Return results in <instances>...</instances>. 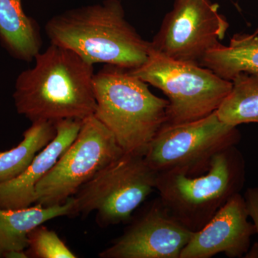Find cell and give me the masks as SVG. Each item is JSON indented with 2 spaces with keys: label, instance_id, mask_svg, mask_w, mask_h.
Instances as JSON below:
<instances>
[{
  "label": "cell",
  "instance_id": "1",
  "mask_svg": "<svg viewBox=\"0 0 258 258\" xmlns=\"http://www.w3.org/2000/svg\"><path fill=\"white\" fill-rule=\"evenodd\" d=\"M35 66L17 78L13 93L16 111L32 123L74 119L95 114L93 64L74 51L50 44Z\"/></svg>",
  "mask_w": 258,
  "mask_h": 258
},
{
  "label": "cell",
  "instance_id": "2",
  "mask_svg": "<svg viewBox=\"0 0 258 258\" xmlns=\"http://www.w3.org/2000/svg\"><path fill=\"white\" fill-rule=\"evenodd\" d=\"M50 43L66 47L89 63L133 70L147 60L150 42L125 18L120 0H104L56 15L47 22Z\"/></svg>",
  "mask_w": 258,
  "mask_h": 258
},
{
  "label": "cell",
  "instance_id": "3",
  "mask_svg": "<svg viewBox=\"0 0 258 258\" xmlns=\"http://www.w3.org/2000/svg\"><path fill=\"white\" fill-rule=\"evenodd\" d=\"M95 116L109 129L124 153L144 155L166 124L169 101L153 94L128 69L105 64L93 80Z\"/></svg>",
  "mask_w": 258,
  "mask_h": 258
},
{
  "label": "cell",
  "instance_id": "4",
  "mask_svg": "<svg viewBox=\"0 0 258 258\" xmlns=\"http://www.w3.org/2000/svg\"><path fill=\"white\" fill-rule=\"evenodd\" d=\"M245 181L242 153L232 146L216 154L206 172L189 176L177 171L158 174L156 190L170 215L193 232L203 228Z\"/></svg>",
  "mask_w": 258,
  "mask_h": 258
},
{
  "label": "cell",
  "instance_id": "5",
  "mask_svg": "<svg viewBox=\"0 0 258 258\" xmlns=\"http://www.w3.org/2000/svg\"><path fill=\"white\" fill-rule=\"evenodd\" d=\"M129 71L168 97L166 124L208 116L218 109L232 88V81L222 79L211 70L169 58L153 50L151 45L147 60Z\"/></svg>",
  "mask_w": 258,
  "mask_h": 258
},
{
  "label": "cell",
  "instance_id": "6",
  "mask_svg": "<svg viewBox=\"0 0 258 258\" xmlns=\"http://www.w3.org/2000/svg\"><path fill=\"white\" fill-rule=\"evenodd\" d=\"M157 176L144 155L123 153L80 188L71 217L95 212L101 227L128 222L156 189Z\"/></svg>",
  "mask_w": 258,
  "mask_h": 258
},
{
  "label": "cell",
  "instance_id": "7",
  "mask_svg": "<svg viewBox=\"0 0 258 258\" xmlns=\"http://www.w3.org/2000/svg\"><path fill=\"white\" fill-rule=\"evenodd\" d=\"M240 139L237 126L220 120L216 111L194 121L166 123L149 144L144 158L158 174L177 171L198 176L208 170L216 154L237 146Z\"/></svg>",
  "mask_w": 258,
  "mask_h": 258
},
{
  "label": "cell",
  "instance_id": "8",
  "mask_svg": "<svg viewBox=\"0 0 258 258\" xmlns=\"http://www.w3.org/2000/svg\"><path fill=\"white\" fill-rule=\"evenodd\" d=\"M113 134L94 115L35 187V204L63 205L98 171L123 154Z\"/></svg>",
  "mask_w": 258,
  "mask_h": 258
},
{
  "label": "cell",
  "instance_id": "9",
  "mask_svg": "<svg viewBox=\"0 0 258 258\" xmlns=\"http://www.w3.org/2000/svg\"><path fill=\"white\" fill-rule=\"evenodd\" d=\"M219 8L210 0H174L151 47L169 58L200 64L221 45L230 26Z\"/></svg>",
  "mask_w": 258,
  "mask_h": 258
},
{
  "label": "cell",
  "instance_id": "10",
  "mask_svg": "<svg viewBox=\"0 0 258 258\" xmlns=\"http://www.w3.org/2000/svg\"><path fill=\"white\" fill-rule=\"evenodd\" d=\"M123 234L99 253L101 258H179L193 234L152 200L129 220Z\"/></svg>",
  "mask_w": 258,
  "mask_h": 258
},
{
  "label": "cell",
  "instance_id": "11",
  "mask_svg": "<svg viewBox=\"0 0 258 258\" xmlns=\"http://www.w3.org/2000/svg\"><path fill=\"white\" fill-rule=\"evenodd\" d=\"M243 196L236 194L203 228L195 232L179 258H210L223 253L230 258L247 255L256 234L249 222Z\"/></svg>",
  "mask_w": 258,
  "mask_h": 258
},
{
  "label": "cell",
  "instance_id": "12",
  "mask_svg": "<svg viewBox=\"0 0 258 258\" xmlns=\"http://www.w3.org/2000/svg\"><path fill=\"white\" fill-rule=\"evenodd\" d=\"M83 120L56 122V136L37 154L30 165L14 179L0 183V208L19 210L35 204V187L77 137Z\"/></svg>",
  "mask_w": 258,
  "mask_h": 258
},
{
  "label": "cell",
  "instance_id": "13",
  "mask_svg": "<svg viewBox=\"0 0 258 258\" xmlns=\"http://www.w3.org/2000/svg\"><path fill=\"white\" fill-rule=\"evenodd\" d=\"M74 204L72 197L63 205L47 208L36 204L19 210L0 208V257L14 251H25L30 231L56 217H71Z\"/></svg>",
  "mask_w": 258,
  "mask_h": 258
},
{
  "label": "cell",
  "instance_id": "14",
  "mask_svg": "<svg viewBox=\"0 0 258 258\" xmlns=\"http://www.w3.org/2000/svg\"><path fill=\"white\" fill-rule=\"evenodd\" d=\"M0 42L17 60L30 62L40 52L38 24L25 14L22 0H0Z\"/></svg>",
  "mask_w": 258,
  "mask_h": 258
},
{
  "label": "cell",
  "instance_id": "15",
  "mask_svg": "<svg viewBox=\"0 0 258 258\" xmlns=\"http://www.w3.org/2000/svg\"><path fill=\"white\" fill-rule=\"evenodd\" d=\"M200 64L230 81L242 73H258V32L236 34L228 46L209 51Z\"/></svg>",
  "mask_w": 258,
  "mask_h": 258
},
{
  "label": "cell",
  "instance_id": "16",
  "mask_svg": "<svg viewBox=\"0 0 258 258\" xmlns=\"http://www.w3.org/2000/svg\"><path fill=\"white\" fill-rule=\"evenodd\" d=\"M55 123L37 121L23 133V139L16 147L0 152V183L21 174L40 151L56 136Z\"/></svg>",
  "mask_w": 258,
  "mask_h": 258
},
{
  "label": "cell",
  "instance_id": "17",
  "mask_svg": "<svg viewBox=\"0 0 258 258\" xmlns=\"http://www.w3.org/2000/svg\"><path fill=\"white\" fill-rule=\"evenodd\" d=\"M232 88L217 110L220 120L237 126L258 123V73H242L232 80Z\"/></svg>",
  "mask_w": 258,
  "mask_h": 258
},
{
  "label": "cell",
  "instance_id": "18",
  "mask_svg": "<svg viewBox=\"0 0 258 258\" xmlns=\"http://www.w3.org/2000/svg\"><path fill=\"white\" fill-rule=\"evenodd\" d=\"M28 242V247L25 249L28 257H77L55 232L42 225L29 232Z\"/></svg>",
  "mask_w": 258,
  "mask_h": 258
},
{
  "label": "cell",
  "instance_id": "19",
  "mask_svg": "<svg viewBox=\"0 0 258 258\" xmlns=\"http://www.w3.org/2000/svg\"><path fill=\"white\" fill-rule=\"evenodd\" d=\"M247 215L252 219L258 236V186L249 187L243 196Z\"/></svg>",
  "mask_w": 258,
  "mask_h": 258
},
{
  "label": "cell",
  "instance_id": "20",
  "mask_svg": "<svg viewBox=\"0 0 258 258\" xmlns=\"http://www.w3.org/2000/svg\"><path fill=\"white\" fill-rule=\"evenodd\" d=\"M255 32H258V28L257 29V30H256Z\"/></svg>",
  "mask_w": 258,
  "mask_h": 258
}]
</instances>
